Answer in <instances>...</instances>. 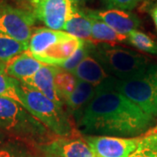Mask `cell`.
Returning <instances> with one entry per match:
<instances>
[{
    "label": "cell",
    "mask_w": 157,
    "mask_h": 157,
    "mask_svg": "<svg viewBox=\"0 0 157 157\" xmlns=\"http://www.w3.org/2000/svg\"><path fill=\"white\" fill-rule=\"evenodd\" d=\"M76 119L81 133L115 137L144 135L155 121L116 89L112 76L96 86L92 100Z\"/></svg>",
    "instance_id": "obj_1"
},
{
    "label": "cell",
    "mask_w": 157,
    "mask_h": 157,
    "mask_svg": "<svg viewBox=\"0 0 157 157\" xmlns=\"http://www.w3.org/2000/svg\"><path fill=\"white\" fill-rule=\"evenodd\" d=\"M0 130L14 140L40 147L56 137L16 101L0 97Z\"/></svg>",
    "instance_id": "obj_2"
},
{
    "label": "cell",
    "mask_w": 157,
    "mask_h": 157,
    "mask_svg": "<svg viewBox=\"0 0 157 157\" xmlns=\"http://www.w3.org/2000/svg\"><path fill=\"white\" fill-rule=\"evenodd\" d=\"M20 95L23 107L37 118L46 128L58 137L76 138L79 132L69 113L54 101H51L36 90L20 82Z\"/></svg>",
    "instance_id": "obj_3"
},
{
    "label": "cell",
    "mask_w": 157,
    "mask_h": 157,
    "mask_svg": "<svg viewBox=\"0 0 157 157\" xmlns=\"http://www.w3.org/2000/svg\"><path fill=\"white\" fill-rule=\"evenodd\" d=\"M91 55L100 62L110 76L120 80L141 74L149 66L148 59L139 52L106 43L94 45Z\"/></svg>",
    "instance_id": "obj_4"
},
{
    "label": "cell",
    "mask_w": 157,
    "mask_h": 157,
    "mask_svg": "<svg viewBox=\"0 0 157 157\" xmlns=\"http://www.w3.org/2000/svg\"><path fill=\"white\" fill-rule=\"evenodd\" d=\"M116 89L151 117L157 119V64L134 78L120 80L114 78Z\"/></svg>",
    "instance_id": "obj_5"
},
{
    "label": "cell",
    "mask_w": 157,
    "mask_h": 157,
    "mask_svg": "<svg viewBox=\"0 0 157 157\" xmlns=\"http://www.w3.org/2000/svg\"><path fill=\"white\" fill-rule=\"evenodd\" d=\"M36 21L32 11L0 5V34L28 45Z\"/></svg>",
    "instance_id": "obj_6"
},
{
    "label": "cell",
    "mask_w": 157,
    "mask_h": 157,
    "mask_svg": "<svg viewBox=\"0 0 157 157\" xmlns=\"http://www.w3.org/2000/svg\"><path fill=\"white\" fill-rule=\"evenodd\" d=\"M140 137L86 135L84 140L95 157H128L137 147Z\"/></svg>",
    "instance_id": "obj_7"
},
{
    "label": "cell",
    "mask_w": 157,
    "mask_h": 157,
    "mask_svg": "<svg viewBox=\"0 0 157 157\" xmlns=\"http://www.w3.org/2000/svg\"><path fill=\"white\" fill-rule=\"evenodd\" d=\"M32 12L47 28L64 31L71 11L70 0H33Z\"/></svg>",
    "instance_id": "obj_8"
},
{
    "label": "cell",
    "mask_w": 157,
    "mask_h": 157,
    "mask_svg": "<svg viewBox=\"0 0 157 157\" xmlns=\"http://www.w3.org/2000/svg\"><path fill=\"white\" fill-rule=\"evenodd\" d=\"M86 14L101 19L118 33L128 36L132 31L137 30L140 20L135 13L119 9H107L101 11L86 10Z\"/></svg>",
    "instance_id": "obj_9"
},
{
    "label": "cell",
    "mask_w": 157,
    "mask_h": 157,
    "mask_svg": "<svg viewBox=\"0 0 157 157\" xmlns=\"http://www.w3.org/2000/svg\"><path fill=\"white\" fill-rule=\"evenodd\" d=\"M48 157H95L84 139L56 137L53 140L39 147Z\"/></svg>",
    "instance_id": "obj_10"
},
{
    "label": "cell",
    "mask_w": 157,
    "mask_h": 157,
    "mask_svg": "<svg viewBox=\"0 0 157 157\" xmlns=\"http://www.w3.org/2000/svg\"><path fill=\"white\" fill-rule=\"evenodd\" d=\"M59 67H57L44 65L32 77L19 82L32 89L38 91L43 95L50 99L51 101L64 106V101L59 94L54 84V77Z\"/></svg>",
    "instance_id": "obj_11"
},
{
    "label": "cell",
    "mask_w": 157,
    "mask_h": 157,
    "mask_svg": "<svg viewBox=\"0 0 157 157\" xmlns=\"http://www.w3.org/2000/svg\"><path fill=\"white\" fill-rule=\"evenodd\" d=\"M84 41L75 37L62 40L50 46L43 53L34 57V59L44 65L59 67L73 56V53L82 45Z\"/></svg>",
    "instance_id": "obj_12"
},
{
    "label": "cell",
    "mask_w": 157,
    "mask_h": 157,
    "mask_svg": "<svg viewBox=\"0 0 157 157\" xmlns=\"http://www.w3.org/2000/svg\"><path fill=\"white\" fill-rule=\"evenodd\" d=\"M43 66V63L35 59L25 51L3 64V71L18 81H23L34 75Z\"/></svg>",
    "instance_id": "obj_13"
},
{
    "label": "cell",
    "mask_w": 157,
    "mask_h": 157,
    "mask_svg": "<svg viewBox=\"0 0 157 157\" xmlns=\"http://www.w3.org/2000/svg\"><path fill=\"white\" fill-rule=\"evenodd\" d=\"M72 37L73 36L64 31H55L43 27L36 28L33 30L29 40L27 52L34 58L43 53L52 45Z\"/></svg>",
    "instance_id": "obj_14"
},
{
    "label": "cell",
    "mask_w": 157,
    "mask_h": 157,
    "mask_svg": "<svg viewBox=\"0 0 157 157\" xmlns=\"http://www.w3.org/2000/svg\"><path fill=\"white\" fill-rule=\"evenodd\" d=\"M64 31L77 39L85 41H92L91 18L86 11L78 8V6H73V4Z\"/></svg>",
    "instance_id": "obj_15"
},
{
    "label": "cell",
    "mask_w": 157,
    "mask_h": 157,
    "mask_svg": "<svg viewBox=\"0 0 157 157\" xmlns=\"http://www.w3.org/2000/svg\"><path fill=\"white\" fill-rule=\"evenodd\" d=\"M73 74L77 79L93 85L94 87L110 77L100 62L91 54L80 62Z\"/></svg>",
    "instance_id": "obj_16"
},
{
    "label": "cell",
    "mask_w": 157,
    "mask_h": 157,
    "mask_svg": "<svg viewBox=\"0 0 157 157\" xmlns=\"http://www.w3.org/2000/svg\"><path fill=\"white\" fill-rule=\"evenodd\" d=\"M94 92L95 87L93 85L77 79L73 93L64 99V104L67 107L68 113L74 114L76 119L92 100Z\"/></svg>",
    "instance_id": "obj_17"
},
{
    "label": "cell",
    "mask_w": 157,
    "mask_h": 157,
    "mask_svg": "<svg viewBox=\"0 0 157 157\" xmlns=\"http://www.w3.org/2000/svg\"><path fill=\"white\" fill-rule=\"evenodd\" d=\"M92 22V41L95 44H112L116 42H128V36L118 33L106 23L94 17L88 16Z\"/></svg>",
    "instance_id": "obj_18"
},
{
    "label": "cell",
    "mask_w": 157,
    "mask_h": 157,
    "mask_svg": "<svg viewBox=\"0 0 157 157\" xmlns=\"http://www.w3.org/2000/svg\"><path fill=\"white\" fill-rule=\"evenodd\" d=\"M28 45L16 39L0 34V65H3L14 57L27 51Z\"/></svg>",
    "instance_id": "obj_19"
},
{
    "label": "cell",
    "mask_w": 157,
    "mask_h": 157,
    "mask_svg": "<svg viewBox=\"0 0 157 157\" xmlns=\"http://www.w3.org/2000/svg\"><path fill=\"white\" fill-rule=\"evenodd\" d=\"M19 86L20 82L17 79L7 75L0 69V97L12 100L23 106Z\"/></svg>",
    "instance_id": "obj_20"
},
{
    "label": "cell",
    "mask_w": 157,
    "mask_h": 157,
    "mask_svg": "<svg viewBox=\"0 0 157 157\" xmlns=\"http://www.w3.org/2000/svg\"><path fill=\"white\" fill-rule=\"evenodd\" d=\"M128 42L135 48L145 52L157 55V43L146 33L134 30L128 35Z\"/></svg>",
    "instance_id": "obj_21"
},
{
    "label": "cell",
    "mask_w": 157,
    "mask_h": 157,
    "mask_svg": "<svg viewBox=\"0 0 157 157\" xmlns=\"http://www.w3.org/2000/svg\"><path fill=\"white\" fill-rule=\"evenodd\" d=\"M76 82L77 78L73 73L59 67L54 77V84L63 101L67 96L73 93L76 86Z\"/></svg>",
    "instance_id": "obj_22"
},
{
    "label": "cell",
    "mask_w": 157,
    "mask_h": 157,
    "mask_svg": "<svg viewBox=\"0 0 157 157\" xmlns=\"http://www.w3.org/2000/svg\"><path fill=\"white\" fill-rule=\"evenodd\" d=\"M128 157H157V135H141L137 147Z\"/></svg>",
    "instance_id": "obj_23"
},
{
    "label": "cell",
    "mask_w": 157,
    "mask_h": 157,
    "mask_svg": "<svg viewBox=\"0 0 157 157\" xmlns=\"http://www.w3.org/2000/svg\"><path fill=\"white\" fill-rule=\"evenodd\" d=\"M94 45L95 44H94L92 41H84L82 45L73 53V56L69 58L67 61L63 63L59 67L67 72L73 73L74 70L80 64V62L82 61L86 57L91 54V50Z\"/></svg>",
    "instance_id": "obj_24"
},
{
    "label": "cell",
    "mask_w": 157,
    "mask_h": 157,
    "mask_svg": "<svg viewBox=\"0 0 157 157\" xmlns=\"http://www.w3.org/2000/svg\"><path fill=\"white\" fill-rule=\"evenodd\" d=\"M26 154L22 141L19 140L4 142L0 146V157H26Z\"/></svg>",
    "instance_id": "obj_25"
},
{
    "label": "cell",
    "mask_w": 157,
    "mask_h": 157,
    "mask_svg": "<svg viewBox=\"0 0 157 157\" xmlns=\"http://www.w3.org/2000/svg\"><path fill=\"white\" fill-rule=\"evenodd\" d=\"M143 0H104L107 9H119L123 11H131Z\"/></svg>",
    "instance_id": "obj_26"
},
{
    "label": "cell",
    "mask_w": 157,
    "mask_h": 157,
    "mask_svg": "<svg viewBox=\"0 0 157 157\" xmlns=\"http://www.w3.org/2000/svg\"><path fill=\"white\" fill-rule=\"evenodd\" d=\"M150 14H151V17L154 20V23H155V25L156 27L157 30V6H154L152 8L151 11H150Z\"/></svg>",
    "instance_id": "obj_27"
},
{
    "label": "cell",
    "mask_w": 157,
    "mask_h": 157,
    "mask_svg": "<svg viewBox=\"0 0 157 157\" xmlns=\"http://www.w3.org/2000/svg\"><path fill=\"white\" fill-rule=\"evenodd\" d=\"M157 135V125L155 126V127H154V128H152L148 129L146 133L144 134V135Z\"/></svg>",
    "instance_id": "obj_28"
},
{
    "label": "cell",
    "mask_w": 157,
    "mask_h": 157,
    "mask_svg": "<svg viewBox=\"0 0 157 157\" xmlns=\"http://www.w3.org/2000/svg\"><path fill=\"white\" fill-rule=\"evenodd\" d=\"M86 1V0H70V2L73 4V6H79L80 5L84 4Z\"/></svg>",
    "instance_id": "obj_29"
},
{
    "label": "cell",
    "mask_w": 157,
    "mask_h": 157,
    "mask_svg": "<svg viewBox=\"0 0 157 157\" xmlns=\"http://www.w3.org/2000/svg\"><path fill=\"white\" fill-rule=\"evenodd\" d=\"M6 135L0 130V146L5 142V140H6Z\"/></svg>",
    "instance_id": "obj_30"
},
{
    "label": "cell",
    "mask_w": 157,
    "mask_h": 157,
    "mask_svg": "<svg viewBox=\"0 0 157 157\" xmlns=\"http://www.w3.org/2000/svg\"><path fill=\"white\" fill-rule=\"evenodd\" d=\"M14 1H17V2H27V3H31L32 0H14Z\"/></svg>",
    "instance_id": "obj_31"
},
{
    "label": "cell",
    "mask_w": 157,
    "mask_h": 157,
    "mask_svg": "<svg viewBox=\"0 0 157 157\" xmlns=\"http://www.w3.org/2000/svg\"><path fill=\"white\" fill-rule=\"evenodd\" d=\"M2 4H4L3 3V0H0V5H2Z\"/></svg>",
    "instance_id": "obj_32"
},
{
    "label": "cell",
    "mask_w": 157,
    "mask_h": 157,
    "mask_svg": "<svg viewBox=\"0 0 157 157\" xmlns=\"http://www.w3.org/2000/svg\"><path fill=\"white\" fill-rule=\"evenodd\" d=\"M32 1H33V0H32ZM32 1H31V2H32ZM30 4H31V3H30Z\"/></svg>",
    "instance_id": "obj_33"
}]
</instances>
